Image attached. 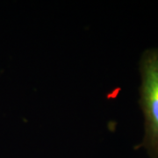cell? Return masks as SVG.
<instances>
[{
  "mask_svg": "<svg viewBox=\"0 0 158 158\" xmlns=\"http://www.w3.org/2000/svg\"><path fill=\"white\" fill-rule=\"evenodd\" d=\"M141 104L145 118L142 147L158 158V48L145 51L141 60Z\"/></svg>",
  "mask_w": 158,
  "mask_h": 158,
  "instance_id": "cell-1",
  "label": "cell"
}]
</instances>
